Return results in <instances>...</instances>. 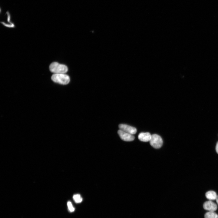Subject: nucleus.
I'll use <instances>...</instances> for the list:
<instances>
[{
    "instance_id": "1",
    "label": "nucleus",
    "mask_w": 218,
    "mask_h": 218,
    "mask_svg": "<svg viewBox=\"0 0 218 218\" xmlns=\"http://www.w3.org/2000/svg\"><path fill=\"white\" fill-rule=\"evenodd\" d=\"M51 79L54 82L62 85L68 84L70 81L69 76L64 73L54 74Z\"/></svg>"
},
{
    "instance_id": "2",
    "label": "nucleus",
    "mask_w": 218,
    "mask_h": 218,
    "mask_svg": "<svg viewBox=\"0 0 218 218\" xmlns=\"http://www.w3.org/2000/svg\"><path fill=\"white\" fill-rule=\"evenodd\" d=\"M50 71L54 74H65L68 71V68L65 65L57 62H53L49 66Z\"/></svg>"
},
{
    "instance_id": "3",
    "label": "nucleus",
    "mask_w": 218,
    "mask_h": 218,
    "mask_svg": "<svg viewBox=\"0 0 218 218\" xmlns=\"http://www.w3.org/2000/svg\"><path fill=\"white\" fill-rule=\"evenodd\" d=\"M150 143V145L154 148L158 149L162 146L163 141L162 138L160 136L154 134L152 135Z\"/></svg>"
},
{
    "instance_id": "4",
    "label": "nucleus",
    "mask_w": 218,
    "mask_h": 218,
    "mask_svg": "<svg viewBox=\"0 0 218 218\" xmlns=\"http://www.w3.org/2000/svg\"><path fill=\"white\" fill-rule=\"evenodd\" d=\"M118 134L120 138L123 140L126 141H131L135 138L133 135L125 132L120 129L117 131Z\"/></svg>"
},
{
    "instance_id": "5",
    "label": "nucleus",
    "mask_w": 218,
    "mask_h": 218,
    "mask_svg": "<svg viewBox=\"0 0 218 218\" xmlns=\"http://www.w3.org/2000/svg\"><path fill=\"white\" fill-rule=\"evenodd\" d=\"M119 127L120 129L133 135L135 134L137 131L136 128L126 124H120Z\"/></svg>"
},
{
    "instance_id": "6",
    "label": "nucleus",
    "mask_w": 218,
    "mask_h": 218,
    "mask_svg": "<svg viewBox=\"0 0 218 218\" xmlns=\"http://www.w3.org/2000/svg\"><path fill=\"white\" fill-rule=\"evenodd\" d=\"M203 208L209 211H215L217 208V205L211 200L205 202L203 204Z\"/></svg>"
},
{
    "instance_id": "7",
    "label": "nucleus",
    "mask_w": 218,
    "mask_h": 218,
    "mask_svg": "<svg viewBox=\"0 0 218 218\" xmlns=\"http://www.w3.org/2000/svg\"><path fill=\"white\" fill-rule=\"evenodd\" d=\"M152 135L149 132H142L140 133L138 136V138L141 141L147 142L150 141Z\"/></svg>"
},
{
    "instance_id": "8",
    "label": "nucleus",
    "mask_w": 218,
    "mask_h": 218,
    "mask_svg": "<svg viewBox=\"0 0 218 218\" xmlns=\"http://www.w3.org/2000/svg\"><path fill=\"white\" fill-rule=\"evenodd\" d=\"M205 196L208 199L212 200H216L217 195L215 191L210 190L206 192Z\"/></svg>"
},
{
    "instance_id": "9",
    "label": "nucleus",
    "mask_w": 218,
    "mask_h": 218,
    "mask_svg": "<svg viewBox=\"0 0 218 218\" xmlns=\"http://www.w3.org/2000/svg\"><path fill=\"white\" fill-rule=\"evenodd\" d=\"M205 218H218V215L214 211H209L204 215Z\"/></svg>"
},
{
    "instance_id": "10",
    "label": "nucleus",
    "mask_w": 218,
    "mask_h": 218,
    "mask_svg": "<svg viewBox=\"0 0 218 218\" xmlns=\"http://www.w3.org/2000/svg\"><path fill=\"white\" fill-rule=\"evenodd\" d=\"M73 198V200L76 203H80L82 201V198L81 195L78 194L74 195Z\"/></svg>"
},
{
    "instance_id": "11",
    "label": "nucleus",
    "mask_w": 218,
    "mask_h": 218,
    "mask_svg": "<svg viewBox=\"0 0 218 218\" xmlns=\"http://www.w3.org/2000/svg\"><path fill=\"white\" fill-rule=\"evenodd\" d=\"M67 206L68 210L70 212H72L74 211L75 209L73 206L71 202L68 201V202Z\"/></svg>"
},
{
    "instance_id": "12",
    "label": "nucleus",
    "mask_w": 218,
    "mask_h": 218,
    "mask_svg": "<svg viewBox=\"0 0 218 218\" xmlns=\"http://www.w3.org/2000/svg\"><path fill=\"white\" fill-rule=\"evenodd\" d=\"M216 150L217 153L218 154V142H217L216 147Z\"/></svg>"
},
{
    "instance_id": "13",
    "label": "nucleus",
    "mask_w": 218,
    "mask_h": 218,
    "mask_svg": "<svg viewBox=\"0 0 218 218\" xmlns=\"http://www.w3.org/2000/svg\"><path fill=\"white\" fill-rule=\"evenodd\" d=\"M217 203L218 205V195L217 196V197L216 200Z\"/></svg>"
}]
</instances>
